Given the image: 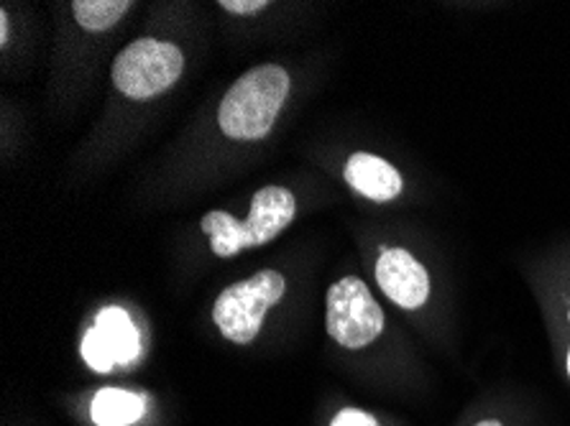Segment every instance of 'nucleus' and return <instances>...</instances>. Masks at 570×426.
I'll list each match as a JSON object with an SVG mask.
<instances>
[{
	"instance_id": "423d86ee",
	"label": "nucleus",
	"mask_w": 570,
	"mask_h": 426,
	"mask_svg": "<svg viewBox=\"0 0 570 426\" xmlns=\"http://www.w3.org/2000/svg\"><path fill=\"white\" fill-rule=\"evenodd\" d=\"M141 355V337L124 309L108 307L95 319L82 340V358L92 370L108 373L116 365H131Z\"/></svg>"
},
{
	"instance_id": "1a4fd4ad",
	"label": "nucleus",
	"mask_w": 570,
	"mask_h": 426,
	"mask_svg": "<svg viewBox=\"0 0 570 426\" xmlns=\"http://www.w3.org/2000/svg\"><path fill=\"white\" fill-rule=\"evenodd\" d=\"M92 422L98 426H131L146 412V398L120 388H102L92 398Z\"/></svg>"
},
{
	"instance_id": "f8f14e48",
	"label": "nucleus",
	"mask_w": 570,
	"mask_h": 426,
	"mask_svg": "<svg viewBox=\"0 0 570 426\" xmlns=\"http://www.w3.org/2000/svg\"><path fill=\"white\" fill-rule=\"evenodd\" d=\"M266 6H269L266 0H223L220 3V8H226L228 13H238V16L262 13Z\"/></svg>"
},
{
	"instance_id": "2eb2a0df",
	"label": "nucleus",
	"mask_w": 570,
	"mask_h": 426,
	"mask_svg": "<svg viewBox=\"0 0 570 426\" xmlns=\"http://www.w3.org/2000/svg\"><path fill=\"white\" fill-rule=\"evenodd\" d=\"M566 373H568V378H570V345H568V355H566Z\"/></svg>"
},
{
	"instance_id": "39448f33",
	"label": "nucleus",
	"mask_w": 570,
	"mask_h": 426,
	"mask_svg": "<svg viewBox=\"0 0 570 426\" xmlns=\"http://www.w3.org/2000/svg\"><path fill=\"white\" fill-rule=\"evenodd\" d=\"M327 335L335 343L361 350L384 333V311L358 276H345L327 289Z\"/></svg>"
},
{
	"instance_id": "f257e3e1",
	"label": "nucleus",
	"mask_w": 570,
	"mask_h": 426,
	"mask_svg": "<svg viewBox=\"0 0 570 426\" xmlns=\"http://www.w3.org/2000/svg\"><path fill=\"white\" fill-rule=\"evenodd\" d=\"M289 95V75L279 65H262L240 75L220 102L218 123L228 138L258 141L269 133Z\"/></svg>"
},
{
	"instance_id": "7ed1b4c3",
	"label": "nucleus",
	"mask_w": 570,
	"mask_h": 426,
	"mask_svg": "<svg viewBox=\"0 0 570 426\" xmlns=\"http://www.w3.org/2000/svg\"><path fill=\"white\" fill-rule=\"evenodd\" d=\"M284 291H287V281L282 274L258 271L246 281L228 286L215 299L213 321L226 340L236 345L254 343V337L262 333L266 311L282 301Z\"/></svg>"
},
{
	"instance_id": "0eeeda50",
	"label": "nucleus",
	"mask_w": 570,
	"mask_h": 426,
	"mask_svg": "<svg viewBox=\"0 0 570 426\" xmlns=\"http://www.w3.org/2000/svg\"><path fill=\"white\" fill-rule=\"evenodd\" d=\"M376 281L382 291L402 309H420L430 297V276L425 266L402 248L382 250L376 260Z\"/></svg>"
},
{
	"instance_id": "9d476101",
	"label": "nucleus",
	"mask_w": 570,
	"mask_h": 426,
	"mask_svg": "<svg viewBox=\"0 0 570 426\" xmlns=\"http://www.w3.org/2000/svg\"><path fill=\"white\" fill-rule=\"evenodd\" d=\"M128 8H134L131 0H77L72 13L82 29L106 31L124 19Z\"/></svg>"
},
{
	"instance_id": "6e6552de",
	"label": "nucleus",
	"mask_w": 570,
	"mask_h": 426,
	"mask_svg": "<svg viewBox=\"0 0 570 426\" xmlns=\"http://www.w3.org/2000/svg\"><path fill=\"white\" fill-rule=\"evenodd\" d=\"M345 181H348L353 192L361 197L374 199V202H389V199L400 197L404 181L392 164L384 161L382 156L374 153H353L345 164Z\"/></svg>"
},
{
	"instance_id": "f03ea898",
	"label": "nucleus",
	"mask_w": 570,
	"mask_h": 426,
	"mask_svg": "<svg viewBox=\"0 0 570 426\" xmlns=\"http://www.w3.org/2000/svg\"><path fill=\"white\" fill-rule=\"evenodd\" d=\"M297 202L289 189L264 187L252 199L248 220L240 222L230 212L213 210L200 220L203 232L210 235V248L218 258H230L240 250L264 246L284 232L295 220Z\"/></svg>"
},
{
	"instance_id": "20e7f679",
	"label": "nucleus",
	"mask_w": 570,
	"mask_h": 426,
	"mask_svg": "<svg viewBox=\"0 0 570 426\" xmlns=\"http://www.w3.org/2000/svg\"><path fill=\"white\" fill-rule=\"evenodd\" d=\"M185 57L175 43L138 39L120 51L114 62V85L131 100L157 98L179 80Z\"/></svg>"
},
{
	"instance_id": "4468645a",
	"label": "nucleus",
	"mask_w": 570,
	"mask_h": 426,
	"mask_svg": "<svg viewBox=\"0 0 570 426\" xmlns=\"http://www.w3.org/2000/svg\"><path fill=\"white\" fill-rule=\"evenodd\" d=\"M473 426H504V424L499 422V419H481V422H476Z\"/></svg>"
},
{
	"instance_id": "ddd939ff",
	"label": "nucleus",
	"mask_w": 570,
	"mask_h": 426,
	"mask_svg": "<svg viewBox=\"0 0 570 426\" xmlns=\"http://www.w3.org/2000/svg\"><path fill=\"white\" fill-rule=\"evenodd\" d=\"M6 39H8V16L3 11V13H0V41L6 43Z\"/></svg>"
},
{
	"instance_id": "9b49d317",
	"label": "nucleus",
	"mask_w": 570,
	"mask_h": 426,
	"mask_svg": "<svg viewBox=\"0 0 570 426\" xmlns=\"http://www.w3.org/2000/svg\"><path fill=\"white\" fill-rule=\"evenodd\" d=\"M331 426H379V422L376 416L361 412V408H343Z\"/></svg>"
}]
</instances>
